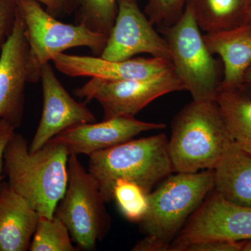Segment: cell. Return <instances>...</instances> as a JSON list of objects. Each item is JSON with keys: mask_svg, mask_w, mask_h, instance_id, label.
<instances>
[{"mask_svg": "<svg viewBox=\"0 0 251 251\" xmlns=\"http://www.w3.org/2000/svg\"><path fill=\"white\" fill-rule=\"evenodd\" d=\"M213 54L223 62L224 76L221 88L242 85L244 74L251 64V26L245 23L237 27L203 35Z\"/></svg>", "mask_w": 251, "mask_h": 251, "instance_id": "2e32d148", "label": "cell"}, {"mask_svg": "<svg viewBox=\"0 0 251 251\" xmlns=\"http://www.w3.org/2000/svg\"><path fill=\"white\" fill-rule=\"evenodd\" d=\"M188 0H148L145 14L153 25L163 28L176 22Z\"/></svg>", "mask_w": 251, "mask_h": 251, "instance_id": "603a6c76", "label": "cell"}, {"mask_svg": "<svg viewBox=\"0 0 251 251\" xmlns=\"http://www.w3.org/2000/svg\"><path fill=\"white\" fill-rule=\"evenodd\" d=\"M234 140L216 100H195L175 117L168 149L176 173L214 170Z\"/></svg>", "mask_w": 251, "mask_h": 251, "instance_id": "7a4b0ae2", "label": "cell"}, {"mask_svg": "<svg viewBox=\"0 0 251 251\" xmlns=\"http://www.w3.org/2000/svg\"><path fill=\"white\" fill-rule=\"evenodd\" d=\"M200 29L206 34L246 23V0H188Z\"/></svg>", "mask_w": 251, "mask_h": 251, "instance_id": "d6986e66", "label": "cell"}, {"mask_svg": "<svg viewBox=\"0 0 251 251\" xmlns=\"http://www.w3.org/2000/svg\"><path fill=\"white\" fill-rule=\"evenodd\" d=\"M153 26L140 9L137 0H118L115 23L100 57L109 61H123L146 53L171 60L168 43Z\"/></svg>", "mask_w": 251, "mask_h": 251, "instance_id": "30bf717a", "label": "cell"}, {"mask_svg": "<svg viewBox=\"0 0 251 251\" xmlns=\"http://www.w3.org/2000/svg\"><path fill=\"white\" fill-rule=\"evenodd\" d=\"M17 4L28 44V82L41 80L44 64L66 50L87 47L96 57L103 53L108 35L91 30L84 25L60 22L36 0H17Z\"/></svg>", "mask_w": 251, "mask_h": 251, "instance_id": "277c9868", "label": "cell"}, {"mask_svg": "<svg viewBox=\"0 0 251 251\" xmlns=\"http://www.w3.org/2000/svg\"><path fill=\"white\" fill-rule=\"evenodd\" d=\"M59 72L70 77H90L112 80H146L173 69L169 59L151 57L109 61L100 57L56 54L52 61Z\"/></svg>", "mask_w": 251, "mask_h": 251, "instance_id": "4fadbf2b", "label": "cell"}, {"mask_svg": "<svg viewBox=\"0 0 251 251\" xmlns=\"http://www.w3.org/2000/svg\"><path fill=\"white\" fill-rule=\"evenodd\" d=\"M164 124L140 121L133 116L124 115L103 120L100 123L75 126L56 135L70 154L87 156L117 146L148 130L163 129Z\"/></svg>", "mask_w": 251, "mask_h": 251, "instance_id": "5bb4252c", "label": "cell"}, {"mask_svg": "<svg viewBox=\"0 0 251 251\" xmlns=\"http://www.w3.org/2000/svg\"><path fill=\"white\" fill-rule=\"evenodd\" d=\"M216 102L234 143L251 153V95L242 86L221 88Z\"/></svg>", "mask_w": 251, "mask_h": 251, "instance_id": "ac0fdd59", "label": "cell"}, {"mask_svg": "<svg viewBox=\"0 0 251 251\" xmlns=\"http://www.w3.org/2000/svg\"><path fill=\"white\" fill-rule=\"evenodd\" d=\"M43 90L42 115L29 150L34 152L68 128L96 122L85 103H79L64 88L50 62L41 70Z\"/></svg>", "mask_w": 251, "mask_h": 251, "instance_id": "8fae6325", "label": "cell"}, {"mask_svg": "<svg viewBox=\"0 0 251 251\" xmlns=\"http://www.w3.org/2000/svg\"><path fill=\"white\" fill-rule=\"evenodd\" d=\"M184 90L174 69L146 80H112L92 77L74 92L87 101L96 100L103 110V120L135 117L162 96Z\"/></svg>", "mask_w": 251, "mask_h": 251, "instance_id": "ba28073f", "label": "cell"}, {"mask_svg": "<svg viewBox=\"0 0 251 251\" xmlns=\"http://www.w3.org/2000/svg\"><path fill=\"white\" fill-rule=\"evenodd\" d=\"M242 87H244V88L247 91L248 93L250 94L251 95V87H243V86H242Z\"/></svg>", "mask_w": 251, "mask_h": 251, "instance_id": "4dcf8cb0", "label": "cell"}, {"mask_svg": "<svg viewBox=\"0 0 251 251\" xmlns=\"http://www.w3.org/2000/svg\"><path fill=\"white\" fill-rule=\"evenodd\" d=\"M246 23L251 26V4L248 6L246 13Z\"/></svg>", "mask_w": 251, "mask_h": 251, "instance_id": "f1b7e54d", "label": "cell"}, {"mask_svg": "<svg viewBox=\"0 0 251 251\" xmlns=\"http://www.w3.org/2000/svg\"><path fill=\"white\" fill-rule=\"evenodd\" d=\"M14 132L15 128L9 122L0 120V184L1 182V172L4 167L5 148Z\"/></svg>", "mask_w": 251, "mask_h": 251, "instance_id": "484cf974", "label": "cell"}, {"mask_svg": "<svg viewBox=\"0 0 251 251\" xmlns=\"http://www.w3.org/2000/svg\"><path fill=\"white\" fill-rule=\"evenodd\" d=\"M67 191L59 201L54 216L67 226L73 242L81 250L92 251L110 228L107 212L97 181L81 164L77 155L68 161Z\"/></svg>", "mask_w": 251, "mask_h": 251, "instance_id": "52a82bcc", "label": "cell"}, {"mask_svg": "<svg viewBox=\"0 0 251 251\" xmlns=\"http://www.w3.org/2000/svg\"><path fill=\"white\" fill-rule=\"evenodd\" d=\"M242 86L243 87H251V64L249 69H247L245 74H244Z\"/></svg>", "mask_w": 251, "mask_h": 251, "instance_id": "83f0119b", "label": "cell"}, {"mask_svg": "<svg viewBox=\"0 0 251 251\" xmlns=\"http://www.w3.org/2000/svg\"><path fill=\"white\" fill-rule=\"evenodd\" d=\"M88 172L98 184L105 202L112 198L118 179L133 181L146 192L174 173L166 135L131 139L89 156Z\"/></svg>", "mask_w": 251, "mask_h": 251, "instance_id": "3957f363", "label": "cell"}, {"mask_svg": "<svg viewBox=\"0 0 251 251\" xmlns=\"http://www.w3.org/2000/svg\"><path fill=\"white\" fill-rule=\"evenodd\" d=\"M69 156L67 147L55 137L30 152L25 138L14 132L4 152L8 183L39 216L54 217L67 191Z\"/></svg>", "mask_w": 251, "mask_h": 251, "instance_id": "6da1fadb", "label": "cell"}, {"mask_svg": "<svg viewBox=\"0 0 251 251\" xmlns=\"http://www.w3.org/2000/svg\"><path fill=\"white\" fill-rule=\"evenodd\" d=\"M242 242L205 240L189 243L175 248L173 251H242Z\"/></svg>", "mask_w": 251, "mask_h": 251, "instance_id": "d4e9b609", "label": "cell"}, {"mask_svg": "<svg viewBox=\"0 0 251 251\" xmlns=\"http://www.w3.org/2000/svg\"><path fill=\"white\" fill-rule=\"evenodd\" d=\"M214 188V170L170 175L149 193L148 211L139 222L141 230L171 249L173 238Z\"/></svg>", "mask_w": 251, "mask_h": 251, "instance_id": "8992f818", "label": "cell"}, {"mask_svg": "<svg viewBox=\"0 0 251 251\" xmlns=\"http://www.w3.org/2000/svg\"><path fill=\"white\" fill-rule=\"evenodd\" d=\"M242 251H251V239L244 241Z\"/></svg>", "mask_w": 251, "mask_h": 251, "instance_id": "f546056e", "label": "cell"}, {"mask_svg": "<svg viewBox=\"0 0 251 251\" xmlns=\"http://www.w3.org/2000/svg\"><path fill=\"white\" fill-rule=\"evenodd\" d=\"M251 239V206L226 201L216 192L204 200L180 231L170 251L205 240L234 242Z\"/></svg>", "mask_w": 251, "mask_h": 251, "instance_id": "9c48e42d", "label": "cell"}, {"mask_svg": "<svg viewBox=\"0 0 251 251\" xmlns=\"http://www.w3.org/2000/svg\"><path fill=\"white\" fill-rule=\"evenodd\" d=\"M173 69L195 100H216L224 69L206 45L190 4L176 22L161 28Z\"/></svg>", "mask_w": 251, "mask_h": 251, "instance_id": "5b68a950", "label": "cell"}, {"mask_svg": "<svg viewBox=\"0 0 251 251\" xmlns=\"http://www.w3.org/2000/svg\"><path fill=\"white\" fill-rule=\"evenodd\" d=\"M214 171V192L234 204L251 206V153L234 142Z\"/></svg>", "mask_w": 251, "mask_h": 251, "instance_id": "e0dca14e", "label": "cell"}, {"mask_svg": "<svg viewBox=\"0 0 251 251\" xmlns=\"http://www.w3.org/2000/svg\"><path fill=\"white\" fill-rule=\"evenodd\" d=\"M148 195L141 186L133 181L117 180L112 198L122 214L131 222L139 223L148 208Z\"/></svg>", "mask_w": 251, "mask_h": 251, "instance_id": "7402d4cb", "label": "cell"}, {"mask_svg": "<svg viewBox=\"0 0 251 251\" xmlns=\"http://www.w3.org/2000/svg\"><path fill=\"white\" fill-rule=\"evenodd\" d=\"M16 11L17 0H0V57L14 27Z\"/></svg>", "mask_w": 251, "mask_h": 251, "instance_id": "cb8c5ba5", "label": "cell"}, {"mask_svg": "<svg viewBox=\"0 0 251 251\" xmlns=\"http://www.w3.org/2000/svg\"><path fill=\"white\" fill-rule=\"evenodd\" d=\"M246 1H247L249 5L251 4V0H246Z\"/></svg>", "mask_w": 251, "mask_h": 251, "instance_id": "1f68e13d", "label": "cell"}, {"mask_svg": "<svg viewBox=\"0 0 251 251\" xmlns=\"http://www.w3.org/2000/svg\"><path fill=\"white\" fill-rule=\"evenodd\" d=\"M67 13L75 12L78 24L109 35L118 9V0H65Z\"/></svg>", "mask_w": 251, "mask_h": 251, "instance_id": "ffe728a7", "label": "cell"}, {"mask_svg": "<svg viewBox=\"0 0 251 251\" xmlns=\"http://www.w3.org/2000/svg\"><path fill=\"white\" fill-rule=\"evenodd\" d=\"M46 6L50 14L57 18L67 13L65 0H36Z\"/></svg>", "mask_w": 251, "mask_h": 251, "instance_id": "4316f807", "label": "cell"}, {"mask_svg": "<svg viewBox=\"0 0 251 251\" xmlns=\"http://www.w3.org/2000/svg\"><path fill=\"white\" fill-rule=\"evenodd\" d=\"M27 55L24 22L17 4L14 27L0 57V120L9 122L15 129L21 125L24 113Z\"/></svg>", "mask_w": 251, "mask_h": 251, "instance_id": "7c38bea8", "label": "cell"}, {"mask_svg": "<svg viewBox=\"0 0 251 251\" xmlns=\"http://www.w3.org/2000/svg\"><path fill=\"white\" fill-rule=\"evenodd\" d=\"M73 244L67 226L54 216L52 218L40 216L31 240L30 251H77Z\"/></svg>", "mask_w": 251, "mask_h": 251, "instance_id": "44dd1931", "label": "cell"}, {"mask_svg": "<svg viewBox=\"0 0 251 251\" xmlns=\"http://www.w3.org/2000/svg\"><path fill=\"white\" fill-rule=\"evenodd\" d=\"M40 216L8 182L0 184V251L29 250Z\"/></svg>", "mask_w": 251, "mask_h": 251, "instance_id": "9a60e30c", "label": "cell"}]
</instances>
